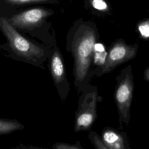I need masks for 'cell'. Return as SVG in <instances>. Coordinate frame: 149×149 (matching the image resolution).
<instances>
[{
	"instance_id": "1",
	"label": "cell",
	"mask_w": 149,
	"mask_h": 149,
	"mask_svg": "<svg viewBox=\"0 0 149 149\" xmlns=\"http://www.w3.org/2000/svg\"><path fill=\"white\" fill-rule=\"evenodd\" d=\"M97 35L91 27L83 26L75 35L72 46L74 61V76L76 81L83 80L88 74L93 58Z\"/></svg>"
},
{
	"instance_id": "2",
	"label": "cell",
	"mask_w": 149,
	"mask_h": 149,
	"mask_svg": "<svg viewBox=\"0 0 149 149\" xmlns=\"http://www.w3.org/2000/svg\"><path fill=\"white\" fill-rule=\"evenodd\" d=\"M0 26L12 51L19 56L29 61H36L44 55V50L20 35L3 17L0 18Z\"/></svg>"
},
{
	"instance_id": "3",
	"label": "cell",
	"mask_w": 149,
	"mask_h": 149,
	"mask_svg": "<svg viewBox=\"0 0 149 149\" xmlns=\"http://www.w3.org/2000/svg\"><path fill=\"white\" fill-rule=\"evenodd\" d=\"M133 79L131 66L129 65L120 73L115 91L120 123L127 124L130 120V108L134 89Z\"/></svg>"
},
{
	"instance_id": "4",
	"label": "cell",
	"mask_w": 149,
	"mask_h": 149,
	"mask_svg": "<svg viewBox=\"0 0 149 149\" xmlns=\"http://www.w3.org/2000/svg\"><path fill=\"white\" fill-rule=\"evenodd\" d=\"M137 49V44L128 45L122 40H118L108 52L105 63L101 67L99 74L108 73L120 64L133 59L136 56Z\"/></svg>"
},
{
	"instance_id": "5",
	"label": "cell",
	"mask_w": 149,
	"mask_h": 149,
	"mask_svg": "<svg viewBox=\"0 0 149 149\" xmlns=\"http://www.w3.org/2000/svg\"><path fill=\"white\" fill-rule=\"evenodd\" d=\"M97 95L95 92L87 94L81 104L75 119L76 132L88 129L96 118V104Z\"/></svg>"
},
{
	"instance_id": "6",
	"label": "cell",
	"mask_w": 149,
	"mask_h": 149,
	"mask_svg": "<svg viewBox=\"0 0 149 149\" xmlns=\"http://www.w3.org/2000/svg\"><path fill=\"white\" fill-rule=\"evenodd\" d=\"M52 12L44 8H32L13 15L8 20L14 27L30 29L39 26Z\"/></svg>"
},
{
	"instance_id": "7",
	"label": "cell",
	"mask_w": 149,
	"mask_h": 149,
	"mask_svg": "<svg viewBox=\"0 0 149 149\" xmlns=\"http://www.w3.org/2000/svg\"><path fill=\"white\" fill-rule=\"evenodd\" d=\"M50 68L55 83L56 84L61 83L65 79V72L62 57L56 48L51 58Z\"/></svg>"
},
{
	"instance_id": "8",
	"label": "cell",
	"mask_w": 149,
	"mask_h": 149,
	"mask_svg": "<svg viewBox=\"0 0 149 149\" xmlns=\"http://www.w3.org/2000/svg\"><path fill=\"white\" fill-rule=\"evenodd\" d=\"M102 140L108 148L125 149V141L121 134L112 129L104 130Z\"/></svg>"
},
{
	"instance_id": "9",
	"label": "cell",
	"mask_w": 149,
	"mask_h": 149,
	"mask_svg": "<svg viewBox=\"0 0 149 149\" xmlns=\"http://www.w3.org/2000/svg\"><path fill=\"white\" fill-rule=\"evenodd\" d=\"M23 128V125L17 120L0 119V135L6 134Z\"/></svg>"
},
{
	"instance_id": "10",
	"label": "cell",
	"mask_w": 149,
	"mask_h": 149,
	"mask_svg": "<svg viewBox=\"0 0 149 149\" xmlns=\"http://www.w3.org/2000/svg\"><path fill=\"white\" fill-rule=\"evenodd\" d=\"M107 55L108 52L106 51L104 45L100 42H95L93 58L94 63L102 67L105 63Z\"/></svg>"
},
{
	"instance_id": "11",
	"label": "cell",
	"mask_w": 149,
	"mask_h": 149,
	"mask_svg": "<svg viewBox=\"0 0 149 149\" xmlns=\"http://www.w3.org/2000/svg\"><path fill=\"white\" fill-rule=\"evenodd\" d=\"M90 137L93 144L97 148H108L107 146L104 144L102 139L101 140L96 133L92 132L90 133Z\"/></svg>"
},
{
	"instance_id": "12",
	"label": "cell",
	"mask_w": 149,
	"mask_h": 149,
	"mask_svg": "<svg viewBox=\"0 0 149 149\" xmlns=\"http://www.w3.org/2000/svg\"><path fill=\"white\" fill-rule=\"evenodd\" d=\"M140 35L145 38L149 37V20L141 22L138 26Z\"/></svg>"
},
{
	"instance_id": "13",
	"label": "cell",
	"mask_w": 149,
	"mask_h": 149,
	"mask_svg": "<svg viewBox=\"0 0 149 149\" xmlns=\"http://www.w3.org/2000/svg\"><path fill=\"white\" fill-rule=\"evenodd\" d=\"M91 3L93 7L98 10L106 11L108 9V6L104 0H91Z\"/></svg>"
},
{
	"instance_id": "14",
	"label": "cell",
	"mask_w": 149,
	"mask_h": 149,
	"mask_svg": "<svg viewBox=\"0 0 149 149\" xmlns=\"http://www.w3.org/2000/svg\"><path fill=\"white\" fill-rule=\"evenodd\" d=\"M6 2L8 3L15 4V5H20V4H25L29 3H36V2H47L50 0H5Z\"/></svg>"
},
{
	"instance_id": "15",
	"label": "cell",
	"mask_w": 149,
	"mask_h": 149,
	"mask_svg": "<svg viewBox=\"0 0 149 149\" xmlns=\"http://www.w3.org/2000/svg\"><path fill=\"white\" fill-rule=\"evenodd\" d=\"M53 147L57 149H78L80 148L79 147L72 145L70 144H66V143H57L53 146Z\"/></svg>"
},
{
	"instance_id": "16",
	"label": "cell",
	"mask_w": 149,
	"mask_h": 149,
	"mask_svg": "<svg viewBox=\"0 0 149 149\" xmlns=\"http://www.w3.org/2000/svg\"><path fill=\"white\" fill-rule=\"evenodd\" d=\"M144 78L147 81H149V67L144 72Z\"/></svg>"
}]
</instances>
